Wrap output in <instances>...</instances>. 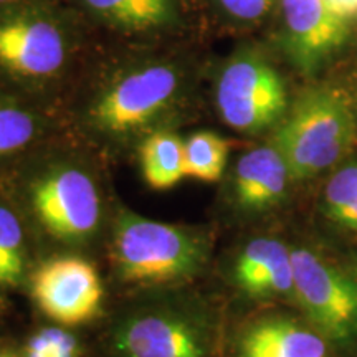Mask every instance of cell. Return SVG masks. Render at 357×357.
<instances>
[{
    "label": "cell",
    "mask_w": 357,
    "mask_h": 357,
    "mask_svg": "<svg viewBox=\"0 0 357 357\" xmlns=\"http://www.w3.org/2000/svg\"><path fill=\"white\" fill-rule=\"evenodd\" d=\"M356 119L347 98L328 86L311 88L294 101L276 129L280 151L293 181H307L337 162L352 144Z\"/></svg>",
    "instance_id": "6da1fadb"
},
{
    "label": "cell",
    "mask_w": 357,
    "mask_h": 357,
    "mask_svg": "<svg viewBox=\"0 0 357 357\" xmlns=\"http://www.w3.org/2000/svg\"><path fill=\"white\" fill-rule=\"evenodd\" d=\"M113 255L126 283L166 284L197 273L207 248L199 235L184 227L126 213L116 227Z\"/></svg>",
    "instance_id": "7a4b0ae2"
},
{
    "label": "cell",
    "mask_w": 357,
    "mask_h": 357,
    "mask_svg": "<svg viewBox=\"0 0 357 357\" xmlns=\"http://www.w3.org/2000/svg\"><path fill=\"white\" fill-rule=\"evenodd\" d=\"M293 294L318 333L341 347L357 346V280L307 248L291 250Z\"/></svg>",
    "instance_id": "3957f363"
},
{
    "label": "cell",
    "mask_w": 357,
    "mask_h": 357,
    "mask_svg": "<svg viewBox=\"0 0 357 357\" xmlns=\"http://www.w3.org/2000/svg\"><path fill=\"white\" fill-rule=\"evenodd\" d=\"M223 121L242 132H258L284 118L288 95L283 78L265 58L240 55L223 68L217 83Z\"/></svg>",
    "instance_id": "277c9868"
},
{
    "label": "cell",
    "mask_w": 357,
    "mask_h": 357,
    "mask_svg": "<svg viewBox=\"0 0 357 357\" xmlns=\"http://www.w3.org/2000/svg\"><path fill=\"white\" fill-rule=\"evenodd\" d=\"M65 58L66 38L52 17L25 0L0 7V73L42 79L55 75Z\"/></svg>",
    "instance_id": "5b68a950"
},
{
    "label": "cell",
    "mask_w": 357,
    "mask_h": 357,
    "mask_svg": "<svg viewBox=\"0 0 357 357\" xmlns=\"http://www.w3.org/2000/svg\"><path fill=\"white\" fill-rule=\"evenodd\" d=\"M178 89L176 70L149 65L126 73L105 89L91 111L93 123L109 134L144 128L166 111Z\"/></svg>",
    "instance_id": "8992f818"
},
{
    "label": "cell",
    "mask_w": 357,
    "mask_h": 357,
    "mask_svg": "<svg viewBox=\"0 0 357 357\" xmlns=\"http://www.w3.org/2000/svg\"><path fill=\"white\" fill-rule=\"evenodd\" d=\"M93 178L75 167L58 169L32 187V205L42 225L56 238L84 240L95 234L101 215Z\"/></svg>",
    "instance_id": "52a82bcc"
},
{
    "label": "cell",
    "mask_w": 357,
    "mask_h": 357,
    "mask_svg": "<svg viewBox=\"0 0 357 357\" xmlns=\"http://www.w3.org/2000/svg\"><path fill=\"white\" fill-rule=\"evenodd\" d=\"M32 294L45 316L63 326H78L96 318L105 291L91 263L66 257L43 263L35 271Z\"/></svg>",
    "instance_id": "ba28073f"
},
{
    "label": "cell",
    "mask_w": 357,
    "mask_h": 357,
    "mask_svg": "<svg viewBox=\"0 0 357 357\" xmlns=\"http://www.w3.org/2000/svg\"><path fill=\"white\" fill-rule=\"evenodd\" d=\"M280 2L289 58L301 71H316L346 42L349 22L337 17L324 0Z\"/></svg>",
    "instance_id": "9c48e42d"
},
{
    "label": "cell",
    "mask_w": 357,
    "mask_h": 357,
    "mask_svg": "<svg viewBox=\"0 0 357 357\" xmlns=\"http://www.w3.org/2000/svg\"><path fill=\"white\" fill-rule=\"evenodd\" d=\"M114 349L121 357H208L204 333L182 316L149 312L118 329Z\"/></svg>",
    "instance_id": "30bf717a"
},
{
    "label": "cell",
    "mask_w": 357,
    "mask_h": 357,
    "mask_svg": "<svg viewBox=\"0 0 357 357\" xmlns=\"http://www.w3.org/2000/svg\"><path fill=\"white\" fill-rule=\"evenodd\" d=\"M234 275L238 288L252 298L293 293L291 250L276 238H253L236 257Z\"/></svg>",
    "instance_id": "8fae6325"
},
{
    "label": "cell",
    "mask_w": 357,
    "mask_h": 357,
    "mask_svg": "<svg viewBox=\"0 0 357 357\" xmlns=\"http://www.w3.org/2000/svg\"><path fill=\"white\" fill-rule=\"evenodd\" d=\"M291 181L287 160L276 147L261 146L238 159L235 169V197L245 211L263 212L275 207Z\"/></svg>",
    "instance_id": "7c38bea8"
},
{
    "label": "cell",
    "mask_w": 357,
    "mask_h": 357,
    "mask_svg": "<svg viewBox=\"0 0 357 357\" xmlns=\"http://www.w3.org/2000/svg\"><path fill=\"white\" fill-rule=\"evenodd\" d=\"M238 357H329L326 339L294 319L271 316L250 324L236 346Z\"/></svg>",
    "instance_id": "4fadbf2b"
},
{
    "label": "cell",
    "mask_w": 357,
    "mask_h": 357,
    "mask_svg": "<svg viewBox=\"0 0 357 357\" xmlns=\"http://www.w3.org/2000/svg\"><path fill=\"white\" fill-rule=\"evenodd\" d=\"M141 167L146 182L155 190L176 187L184 174V141L177 134L158 131L141 146Z\"/></svg>",
    "instance_id": "5bb4252c"
},
{
    "label": "cell",
    "mask_w": 357,
    "mask_h": 357,
    "mask_svg": "<svg viewBox=\"0 0 357 357\" xmlns=\"http://www.w3.org/2000/svg\"><path fill=\"white\" fill-rule=\"evenodd\" d=\"M101 19L126 30H151L176 15L174 0H84Z\"/></svg>",
    "instance_id": "9a60e30c"
},
{
    "label": "cell",
    "mask_w": 357,
    "mask_h": 357,
    "mask_svg": "<svg viewBox=\"0 0 357 357\" xmlns=\"http://www.w3.org/2000/svg\"><path fill=\"white\" fill-rule=\"evenodd\" d=\"M230 144L212 131L192 134L184 141L185 177L202 182H215L223 176L229 162Z\"/></svg>",
    "instance_id": "2e32d148"
},
{
    "label": "cell",
    "mask_w": 357,
    "mask_h": 357,
    "mask_svg": "<svg viewBox=\"0 0 357 357\" xmlns=\"http://www.w3.org/2000/svg\"><path fill=\"white\" fill-rule=\"evenodd\" d=\"M323 202L329 220L357 235V164L341 167L329 178Z\"/></svg>",
    "instance_id": "e0dca14e"
},
{
    "label": "cell",
    "mask_w": 357,
    "mask_h": 357,
    "mask_svg": "<svg viewBox=\"0 0 357 357\" xmlns=\"http://www.w3.org/2000/svg\"><path fill=\"white\" fill-rule=\"evenodd\" d=\"M24 268V231L13 212L0 205V287L19 283Z\"/></svg>",
    "instance_id": "ac0fdd59"
},
{
    "label": "cell",
    "mask_w": 357,
    "mask_h": 357,
    "mask_svg": "<svg viewBox=\"0 0 357 357\" xmlns=\"http://www.w3.org/2000/svg\"><path fill=\"white\" fill-rule=\"evenodd\" d=\"M35 134V116L19 102L0 98V158L24 149Z\"/></svg>",
    "instance_id": "d6986e66"
},
{
    "label": "cell",
    "mask_w": 357,
    "mask_h": 357,
    "mask_svg": "<svg viewBox=\"0 0 357 357\" xmlns=\"http://www.w3.org/2000/svg\"><path fill=\"white\" fill-rule=\"evenodd\" d=\"M70 333L60 328H45L29 339L25 357H53Z\"/></svg>",
    "instance_id": "ffe728a7"
},
{
    "label": "cell",
    "mask_w": 357,
    "mask_h": 357,
    "mask_svg": "<svg viewBox=\"0 0 357 357\" xmlns=\"http://www.w3.org/2000/svg\"><path fill=\"white\" fill-rule=\"evenodd\" d=\"M218 2L223 10L234 19L252 22L265 17L275 6L276 0H218Z\"/></svg>",
    "instance_id": "44dd1931"
},
{
    "label": "cell",
    "mask_w": 357,
    "mask_h": 357,
    "mask_svg": "<svg viewBox=\"0 0 357 357\" xmlns=\"http://www.w3.org/2000/svg\"><path fill=\"white\" fill-rule=\"evenodd\" d=\"M324 2L342 20L349 22L357 17V0H324Z\"/></svg>",
    "instance_id": "7402d4cb"
},
{
    "label": "cell",
    "mask_w": 357,
    "mask_h": 357,
    "mask_svg": "<svg viewBox=\"0 0 357 357\" xmlns=\"http://www.w3.org/2000/svg\"><path fill=\"white\" fill-rule=\"evenodd\" d=\"M17 2H24V0H0V7L10 6V3H17Z\"/></svg>",
    "instance_id": "603a6c76"
},
{
    "label": "cell",
    "mask_w": 357,
    "mask_h": 357,
    "mask_svg": "<svg viewBox=\"0 0 357 357\" xmlns=\"http://www.w3.org/2000/svg\"><path fill=\"white\" fill-rule=\"evenodd\" d=\"M0 357H17V356L10 351H0Z\"/></svg>",
    "instance_id": "cb8c5ba5"
}]
</instances>
